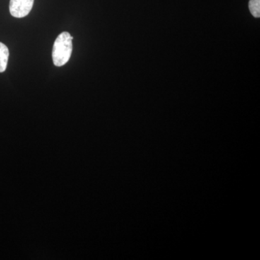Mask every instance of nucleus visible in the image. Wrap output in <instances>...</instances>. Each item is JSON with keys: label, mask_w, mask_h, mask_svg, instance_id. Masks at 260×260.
Segmentation results:
<instances>
[{"label": "nucleus", "mask_w": 260, "mask_h": 260, "mask_svg": "<svg viewBox=\"0 0 260 260\" xmlns=\"http://www.w3.org/2000/svg\"><path fill=\"white\" fill-rule=\"evenodd\" d=\"M249 8L253 16L259 18L260 0H250L249 3Z\"/></svg>", "instance_id": "nucleus-4"}, {"label": "nucleus", "mask_w": 260, "mask_h": 260, "mask_svg": "<svg viewBox=\"0 0 260 260\" xmlns=\"http://www.w3.org/2000/svg\"><path fill=\"white\" fill-rule=\"evenodd\" d=\"M34 3V0H10V14L15 18H24L31 11Z\"/></svg>", "instance_id": "nucleus-2"}, {"label": "nucleus", "mask_w": 260, "mask_h": 260, "mask_svg": "<svg viewBox=\"0 0 260 260\" xmlns=\"http://www.w3.org/2000/svg\"><path fill=\"white\" fill-rule=\"evenodd\" d=\"M9 58V49L3 43L0 42V73H3L7 69Z\"/></svg>", "instance_id": "nucleus-3"}, {"label": "nucleus", "mask_w": 260, "mask_h": 260, "mask_svg": "<svg viewBox=\"0 0 260 260\" xmlns=\"http://www.w3.org/2000/svg\"><path fill=\"white\" fill-rule=\"evenodd\" d=\"M73 37L68 32H62L58 36L53 46V62L56 67L66 64L71 57Z\"/></svg>", "instance_id": "nucleus-1"}]
</instances>
